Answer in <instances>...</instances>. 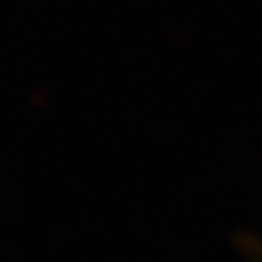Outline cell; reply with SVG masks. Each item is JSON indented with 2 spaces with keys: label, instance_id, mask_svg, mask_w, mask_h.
<instances>
[{
  "label": "cell",
  "instance_id": "obj_1",
  "mask_svg": "<svg viewBox=\"0 0 262 262\" xmlns=\"http://www.w3.org/2000/svg\"><path fill=\"white\" fill-rule=\"evenodd\" d=\"M260 262H262V260H260Z\"/></svg>",
  "mask_w": 262,
  "mask_h": 262
}]
</instances>
